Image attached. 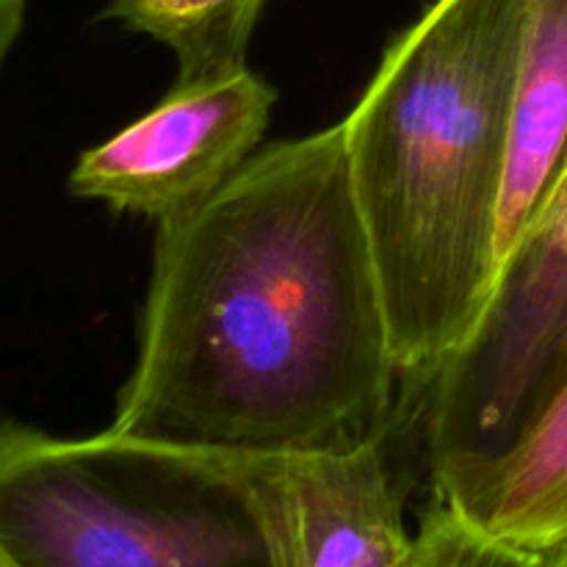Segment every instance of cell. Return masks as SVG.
Returning <instances> with one entry per match:
<instances>
[{"label":"cell","mask_w":567,"mask_h":567,"mask_svg":"<svg viewBox=\"0 0 567 567\" xmlns=\"http://www.w3.org/2000/svg\"><path fill=\"white\" fill-rule=\"evenodd\" d=\"M399 382L332 125L161 221L138 358L100 437L181 457L354 446L385 437Z\"/></svg>","instance_id":"obj_1"},{"label":"cell","mask_w":567,"mask_h":567,"mask_svg":"<svg viewBox=\"0 0 567 567\" xmlns=\"http://www.w3.org/2000/svg\"><path fill=\"white\" fill-rule=\"evenodd\" d=\"M532 0H435L341 122L404 382L430 385L498 282L509 111Z\"/></svg>","instance_id":"obj_2"},{"label":"cell","mask_w":567,"mask_h":567,"mask_svg":"<svg viewBox=\"0 0 567 567\" xmlns=\"http://www.w3.org/2000/svg\"><path fill=\"white\" fill-rule=\"evenodd\" d=\"M0 546L22 567H269L203 465L0 419Z\"/></svg>","instance_id":"obj_3"},{"label":"cell","mask_w":567,"mask_h":567,"mask_svg":"<svg viewBox=\"0 0 567 567\" xmlns=\"http://www.w3.org/2000/svg\"><path fill=\"white\" fill-rule=\"evenodd\" d=\"M183 460L241 498L269 567H421L382 437L341 449Z\"/></svg>","instance_id":"obj_4"},{"label":"cell","mask_w":567,"mask_h":567,"mask_svg":"<svg viewBox=\"0 0 567 567\" xmlns=\"http://www.w3.org/2000/svg\"><path fill=\"white\" fill-rule=\"evenodd\" d=\"M567 347V249L537 227L498 275L474 336L437 371L430 471L502 452Z\"/></svg>","instance_id":"obj_5"},{"label":"cell","mask_w":567,"mask_h":567,"mask_svg":"<svg viewBox=\"0 0 567 567\" xmlns=\"http://www.w3.org/2000/svg\"><path fill=\"white\" fill-rule=\"evenodd\" d=\"M277 92L249 66L175 83L142 120L94 144L70 172V192L155 225L214 197L255 153Z\"/></svg>","instance_id":"obj_6"},{"label":"cell","mask_w":567,"mask_h":567,"mask_svg":"<svg viewBox=\"0 0 567 567\" xmlns=\"http://www.w3.org/2000/svg\"><path fill=\"white\" fill-rule=\"evenodd\" d=\"M435 498L507 546L567 548V347L513 441L480 463L432 471Z\"/></svg>","instance_id":"obj_7"},{"label":"cell","mask_w":567,"mask_h":567,"mask_svg":"<svg viewBox=\"0 0 567 567\" xmlns=\"http://www.w3.org/2000/svg\"><path fill=\"white\" fill-rule=\"evenodd\" d=\"M567 177V0H532L509 111L498 275L540 227Z\"/></svg>","instance_id":"obj_8"},{"label":"cell","mask_w":567,"mask_h":567,"mask_svg":"<svg viewBox=\"0 0 567 567\" xmlns=\"http://www.w3.org/2000/svg\"><path fill=\"white\" fill-rule=\"evenodd\" d=\"M264 6L266 0H111L105 17L169 48L175 83H192L247 66Z\"/></svg>","instance_id":"obj_9"},{"label":"cell","mask_w":567,"mask_h":567,"mask_svg":"<svg viewBox=\"0 0 567 567\" xmlns=\"http://www.w3.org/2000/svg\"><path fill=\"white\" fill-rule=\"evenodd\" d=\"M415 546L421 567H543L540 557L496 540L437 498L421 518Z\"/></svg>","instance_id":"obj_10"},{"label":"cell","mask_w":567,"mask_h":567,"mask_svg":"<svg viewBox=\"0 0 567 567\" xmlns=\"http://www.w3.org/2000/svg\"><path fill=\"white\" fill-rule=\"evenodd\" d=\"M25 20V0H0V66L14 48Z\"/></svg>","instance_id":"obj_11"},{"label":"cell","mask_w":567,"mask_h":567,"mask_svg":"<svg viewBox=\"0 0 567 567\" xmlns=\"http://www.w3.org/2000/svg\"><path fill=\"white\" fill-rule=\"evenodd\" d=\"M540 227H546V230L551 233V236L567 249V177H565L563 188L557 192V197H554L548 214L543 216Z\"/></svg>","instance_id":"obj_12"},{"label":"cell","mask_w":567,"mask_h":567,"mask_svg":"<svg viewBox=\"0 0 567 567\" xmlns=\"http://www.w3.org/2000/svg\"><path fill=\"white\" fill-rule=\"evenodd\" d=\"M543 567H567V548H563V551L551 554V557L543 559Z\"/></svg>","instance_id":"obj_13"},{"label":"cell","mask_w":567,"mask_h":567,"mask_svg":"<svg viewBox=\"0 0 567 567\" xmlns=\"http://www.w3.org/2000/svg\"><path fill=\"white\" fill-rule=\"evenodd\" d=\"M0 567H22L20 563H17V559L14 557H11V554L9 551H6V548L3 546H0Z\"/></svg>","instance_id":"obj_14"}]
</instances>
